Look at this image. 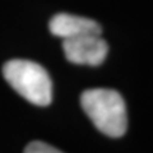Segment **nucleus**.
I'll list each match as a JSON object with an SVG mask.
<instances>
[{"instance_id":"f257e3e1","label":"nucleus","mask_w":153,"mask_h":153,"mask_svg":"<svg viewBox=\"0 0 153 153\" xmlns=\"http://www.w3.org/2000/svg\"><path fill=\"white\" fill-rule=\"evenodd\" d=\"M83 111L105 135L120 138L126 131L128 114L123 96L115 89L92 88L80 96Z\"/></svg>"},{"instance_id":"f03ea898","label":"nucleus","mask_w":153,"mask_h":153,"mask_svg":"<svg viewBox=\"0 0 153 153\" xmlns=\"http://www.w3.org/2000/svg\"><path fill=\"white\" fill-rule=\"evenodd\" d=\"M3 75L23 98L37 106H49L52 101V82L44 66L30 60L14 59L3 66Z\"/></svg>"},{"instance_id":"7ed1b4c3","label":"nucleus","mask_w":153,"mask_h":153,"mask_svg":"<svg viewBox=\"0 0 153 153\" xmlns=\"http://www.w3.org/2000/svg\"><path fill=\"white\" fill-rule=\"evenodd\" d=\"M63 50L66 60L76 65H101L107 56L108 45L101 35H85L64 40Z\"/></svg>"},{"instance_id":"20e7f679","label":"nucleus","mask_w":153,"mask_h":153,"mask_svg":"<svg viewBox=\"0 0 153 153\" xmlns=\"http://www.w3.org/2000/svg\"><path fill=\"white\" fill-rule=\"evenodd\" d=\"M50 32L63 40L75 38L85 35H101V26L96 21L85 17L59 13L51 18L49 23Z\"/></svg>"},{"instance_id":"39448f33","label":"nucleus","mask_w":153,"mask_h":153,"mask_svg":"<svg viewBox=\"0 0 153 153\" xmlns=\"http://www.w3.org/2000/svg\"><path fill=\"white\" fill-rule=\"evenodd\" d=\"M25 153H64V152L59 151L57 148L47 144V143L35 140L26 147Z\"/></svg>"}]
</instances>
